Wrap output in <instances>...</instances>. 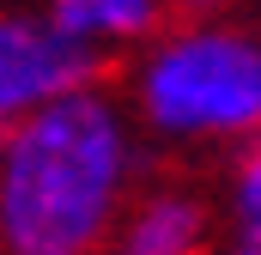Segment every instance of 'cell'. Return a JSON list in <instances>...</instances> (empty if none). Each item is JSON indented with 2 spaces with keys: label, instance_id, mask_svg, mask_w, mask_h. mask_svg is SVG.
I'll list each match as a JSON object with an SVG mask.
<instances>
[{
  "label": "cell",
  "instance_id": "obj_1",
  "mask_svg": "<svg viewBox=\"0 0 261 255\" xmlns=\"http://www.w3.org/2000/svg\"><path fill=\"white\" fill-rule=\"evenodd\" d=\"M140 176V128L103 85L0 134V255H97Z\"/></svg>",
  "mask_w": 261,
  "mask_h": 255
},
{
  "label": "cell",
  "instance_id": "obj_2",
  "mask_svg": "<svg viewBox=\"0 0 261 255\" xmlns=\"http://www.w3.org/2000/svg\"><path fill=\"white\" fill-rule=\"evenodd\" d=\"M128 116L176 146L261 134V31L231 18H189L146 37V55L128 79Z\"/></svg>",
  "mask_w": 261,
  "mask_h": 255
},
{
  "label": "cell",
  "instance_id": "obj_3",
  "mask_svg": "<svg viewBox=\"0 0 261 255\" xmlns=\"http://www.w3.org/2000/svg\"><path fill=\"white\" fill-rule=\"evenodd\" d=\"M103 79V55L61 37L43 12L24 6H0V134L24 122L31 110L55 104L61 91L97 85Z\"/></svg>",
  "mask_w": 261,
  "mask_h": 255
},
{
  "label": "cell",
  "instance_id": "obj_4",
  "mask_svg": "<svg viewBox=\"0 0 261 255\" xmlns=\"http://www.w3.org/2000/svg\"><path fill=\"white\" fill-rule=\"evenodd\" d=\"M206 200L189 189H152L122 207L116 231H110V255H200L206 249Z\"/></svg>",
  "mask_w": 261,
  "mask_h": 255
},
{
  "label": "cell",
  "instance_id": "obj_5",
  "mask_svg": "<svg viewBox=\"0 0 261 255\" xmlns=\"http://www.w3.org/2000/svg\"><path fill=\"white\" fill-rule=\"evenodd\" d=\"M61 37L85 49H116V43H146L164 24V0H43L37 6Z\"/></svg>",
  "mask_w": 261,
  "mask_h": 255
},
{
  "label": "cell",
  "instance_id": "obj_6",
  "mask_svg": "<svg viewBox=\"0 0 261 255\" xmlns=\"http://www.w3.org/2000/svg\"><path fill=\"white\" fill-rule=\"evenodd\" d=\"M225 219H231V237L261 249V134L237 140V158H231V183H225Z\"/></svg>",
  "mask_w": 261,
  "mask_h": 255
},
{
  "label": "cell",
  "instance_id": "obj_7",
  "mask_svg": "<svg viewBox=\"0 0 261 255\" xmlns=\"http://www.w3.org/2000/svg\"><path fill=\"white\" fill-rule=\"evenodd\" d=\"M170 6H176V12H189V18H213L225 0H164V12H170Z\"/></svg>",
  "mask_w": 261,
  "mask_h": 255
},
{
  "label": "cell",
  "instance_id": "obj_8",
  "mask_svg": "<svg viewBox=\"0 0 261 255\" xmlns=\"http://www.w3.org/2000/svg\"><path fill=\"white\" fill-rule=\"evenodd\" d=\"M219 255H261V249H249V243H231V249H219Z\"/></svg>",
  "mask_w": 261,
  "mask_h": 255
}]
</instances>
